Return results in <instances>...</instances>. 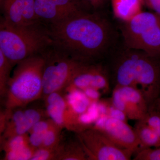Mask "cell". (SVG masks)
<instances>
[{
    "mask_svg": "<svg viewBox=\"0 0 160 160\" xmlns=\"http://www.w3.org/2000/svg\"><path fill=\"white\" fill-rule=\"evenodd\" d=\"M46 25L52 45L79 62H96L109 46V25L98 11L81 12Z\"/></svg>",
    "mask_w": 160,
    "mask_h": 160,
    "instance_id": "6da1fadb",
    "label": "cell"
},
{
    "mask_svg": "<svg viewBox=\"0 0 160 160\" xmlns=\"http://www.w3.org/2000/svg\"><path fill=\"white\" fill-rule=\"evenodd\" d=\"M115 64V86H129L145 97L149 107L160 89V62L157 57L144 52L129 49Z\"/></svg>",
    "mask_w": 160,
    "mask_h": 160,
    "instance_id": "7a4b0ae2",
    "label": "cell"
},
{
    "mask_svg": "<svg viewBox=\"0 0 160 160\" xmlns=\"http://www.w3.org/2000/svg\"><path fill=\"white\" fill-rule=\"evenodd\" d=\"M47 26L40 22L14 26L0 22V51L13 66L52 45Z\"/></svg>",
    "mask_w": 160,
    "mask_h": 160,
    "instance_id": "3957f363",
    "label": "cell"
},
{
    "mask_svg": "<svg viewBox=\"0 0 160 160\" xmlns=\"http://www.w3.org/2000/svg\"><path fill=\"white\" fill-rule=\"evenodd\" d=\"M45 62L41 53L29 57L16 65L5 95L7 109L24 107L43 95Z\"/></svg>",
    "mask_w": 160,
    "mask_h": 160,
    "instance_id": "277c9868",
    "label": "cell"
},
{
    "mask_svg": "<svg viewBox=\"0 0 160 160\" xmlns=\"http://www.w3.org/2000/svg\"><path fill=\"white\" fill-rule=\"evenodd\" d=\"M123 37L129 49L160 56V17L153 12H142L125 22Z\"/></svg>",
    "mask_w": 160,
    "mask_h": 160,
    "instance_id": "5b68a950",
    "label": "cell"
},
{
    "mask_svg": "<svg viewBox=\"0 0 160 160\" xmlns=\"http://www.w3.org/2000/svg\"><path fill=\"white\" fill-rule=\"evenodd\" d=\"M45 59L43 95L60 92L69 85L82 62L77 61L53 45L42 52Z\"/></svg>",
    "mask_w": 160,
    "mask_h": 160,
    "instance_id": "8992f818",
    "label": "cell"
},
{
    "mask_svg": "<svg viewBox=\"0 0 160 160\" xmlns=\"http://www.w3.org/2000/svg\"><path fill=\"white\" fill-rule=\"evenodd\" d=\"M78 138L88 160H129L134 154L117 146L102 132L92 127L79 132Z\"/></svg>",
    "mask_w": 160,
    "mask_h": 160,
    "instance_id": "52a82bcc",
    "label": "cell"
},
{
    "mask_svg": "<svg viewBox=\"0 0 160 160\" xmlns=\"http://www.w3.org/2000/svg\"><path fill=\"white\" fill-rule=\"evenodd\" d=\"M92 128L97 129L120 148L135 153L139 148V142L134 128L126 121L101 115Z\"/></svg>",
    "mask_w": 160,
    "mask_h": 160,
    "instance_id": "ba28073f",
    "label": "cell"
},
{
    "mask_svg": "<svg viewBox=\"0 0 160 160\" xmlns=\"http://www.w3.org/2000/svg\"><path fill=\"white\" fill-rule=\"evenodd\" d=\"M110 101L130 120H143L149 109L144 95L137 89L129 86H115Z\"/></svg>",
    "mask_w": 160,
    "mask_h": 160,
    "instance_id": "9c48e42d",
    "label": "cell"
},
{
    "mask_svg": "<svg viewBox=\"0 0 160 160\" xmlns=\"http://www.w3.org/2000/svg\"><path fill=\"white\" fill-rule=\"evenodd\" d=\"M35 10L40 22L46 25L88 11L80 0H35Z\"/></svg>",
    "mask_w": 160,
    "mask_h": 160,
    "instance_id": "30bf717a",
    "label": "cell"
},
{
    "mask_svg": "<svg viewBox=\"0 0 160 160\" xmlns=\"http://www.w3.org/2000/svg\"><path fill=\"white\" fill-rule=\"evenodd\" d=\"M68 86L82 90L92 88L103 92L109 91L110 88L106 70L96 62L82 63Z\"/></svg>",
    "mask_w": 160,
    "mask_h": 160,
    "instance_id": "8fae6325",
    "label": "cell"
},
{
    "mask_svg": "<svg viewBox=\"0 0 160 160\" xmlns=\"http://www.w3.org/2000/svg\"><path fill=\"white\" fill-rule=\"evenodd\" d=\"M35 0H4L1 3V19L14 26H26L40 22L35 10Z\"/></svg>",
    "mask_w": 160,
    "mask_h": 160,
    "instance_id": "7c38bea8",
    "label": "cell"
},
{
    "mask_svg": "<svg viewBox=\"0 0 160 160\" xmlns=\"http://www.w3.org/2000/svg\"><path fill=\"white\" fill-rule=\"evenodd\" d=\"M46 98V112L50 119L61 128L75 129L76 122L69 112L65 97L53 92Z\"/></svg>",
    "mask_w": 160,
    "mask_h": 160,
    "instance_id": "4fadbf2b",
    "label": "cell"
},
{
    "mask_svg": "<svg viewBox=\"0 0 160 160\" xmlns=\"http://www.w3.org/2000/svg\"><path fill=\"white\" fill-rule=\"evenodd\" d=\"M3 141L5 160H31L36 150L30 145L28 133L13 136Z\"/></svg>",
    "mask_w": 160,
    "mask_h": 160,
    "instance_id": "5bb4252c",
    "label": "cell"
},
{
    "mask_svg": "<svg viewBox=\"0 0 160 160\" xmlns=\"http://www.w3.org/2000/svg\"><path fill=\"white\" fill-rule=\"evenodd\" d=\"M65 89L66 90L65 98L68 109L75 120L78 127V119L88 110L92 102L81 89L71 86H67Z\"/></svg>",
    "mask_w": 160,
    "mask_h": 160,
    "instance_id": "9a60e30c",
    "label": "cell"
},
{
    "mask_svg": "<svg viewBox=\"0 0 160 160\" xmlns=\"http://www.w3.org/2000/svg\"><path fill=\"white\" fill-rule=\"evenodd\" d=\"M113 14L126 22L142 12L144 0H111Z\"/></svg>",
    "mask_w": 160,
    "mask_h": 160,
    "instance_id": "2e32d148",
    "label": "cell"
},
{
    "mask_svg": "<svg viewBox=\"0 0 160 160\" xmlns=\"http://www.w3.org/2000/svg\"><path fill=\"white\" fill-rule=\"evenodd\" d=\"M139 142L140 149L160 147V139L143 120L138 121L134 128Z\"/></svg>",
    "mask_w": 160,
    "mask_h": 160,
    "instance_id": "e0dca14e",
    "label": "cell"
},
{
    "mask_svg": "<svg viewBox=\"0 0 160 160\" xmlns=\"http://www.w3.org/2000/svg\"><path fill=\"white\" fill-rule=\"evenodd\" d=\"M42 113L37 109H29L24 110L22 119L10 132L3 135V140L13 136L27 134L35 124L42 120Z\"/></svg>",
    "mask_w": 160,
    "mask_h": 160,
    "instance_id": "ac0fdd59",
    "label": "cell"
},
{
    "mask_svg": "<svg viewBox=\"0 0 160 160\" xmlns=\"http://www.w3.org/2000/svg\"><path fill=\"white\" fill-rule=\"evenodd\" d=\"M58 160H86L88 158L79 142V144L73 143L66 147L62 146Z\"/></svg>",
    "mask_w": 160,
    "mask_h": 160,
    "instance_id": "d6986e66",
    "label": "cell"
},
{
    "mask_svg": "<svg viewBox=\"0 0 160 160\" xmlns=\"http://www.w3.org/2000/svg\"><path fill=\"white\" fill-rule=\"evenodd\" d=\"M13 66L9 62L2 52L0 51V93L5 96Z\"/></svg>",
    "mask_w": 160,
    "mask_h": 160,
    "instance_id": "ffe728a7",
    "label": "cell"
},
{
    "mask_svg": "<svg viewBox=\"0 0 160 160\" xmlns=\"http://www.w3.org/2000/svg\"><path fill=\"white\" fill-rule=\"evenodd\" d=\"M62 129L54 122L52 123L45 133L42 146L41 147L54 148L59 146L60 134Z\"/></svg>",
    "mask_w": 160,
    "mask_h": 160,
    "instance_id": "44dd1931",
    "label": "cell"
},
{
    "mask_svg": "<svg viewBox=\"0 0 160 160\" xmlns=\"http://www.w3.org/2000/svg\"><path fill=\"white\" fill-rule=\"evenodd\" d=\"M62 147L60 145L54 148L40 147L35 151L31 160H58Z\"/></svg>",
    "mask_w": 160,
    "mask_h": 160,
    "instance_id": "7402d4cb",
    "label": "cell"
},
{
    "mask_svg": "<svg viewBox=\"0 0 160 160\" xmlns=\"http://www.w3.org/2000/svg\"><path fill=\"white\" fill-rule=\"evenodd\" d=\"M135 153L134 160H160V147L140 149Z\"/></svg>",
    "mask_w": 160,
    "mask_h": 160,
    "instance_id": "603a6c76",
    "label": "cell"
},
{
    "mask_svg": "<svg viewBox=\"0 0 160 160\" xmlns=\"http://www.w3.org/2000/svg\"><path fill=\"white\" fill-rule=\"evenodd\" d=\"M143 121L156 132L160 139V112L152 111L149 109Z\"/></svg>",
    "mask_w": 160,
    "mask_h": 160,
    "instance_id": "cb8c5ba5",
    "label": "cell"
},
{
    "mask_svg": "<svg viewBox=\"0 0 160 160\" xmlns=\"http://www.w3.org/2000/svg\"><path fill=\"white\" fill-rule=\"evenodd\" d=\"M53 122L51 119L49 120H41L36 123L29 131L30 132L45 133L49 129Z\"/></svg>",
    "mask_w": 160,
    "mask_h": 160,
    "instance_id": "d4e9b609",
    "label": "cell"
},
{
    "mask_svg": "<svg viewBox=\"0 0 160 160\" xmlns=\"http://www.w3.org/2000/svg\"><path fill=\"white\" fill-rule=\"evenodd\" d=\"M88 11H98L105 4L106 0H80Z\"/></svg>",
    "mask_w": 160,
    "mask_h": 160,
    "instance_id": "484cf974",
    "label": "cell"
},
{
    "mask_svg": "<svg viewBox=\"0 0 160 160\" xmlns=\"http://www.w3.org/2000/svg\"><path fill=\"white\" fill-rule=\"evenodd\" d=\"M45 133L30 132L29 140L30 145L36 149L42 147Z\"/></svg>",
    "mask_w": 160,
    "mask_h": 160,
    "instance_id": "4316f807",
    "label": "cell"
},
{
    "mask_svg": "<svg viewBox=\"0 0 160 160\" xmlns=\"http://www.w3.org/2000/svg\"><path fill=\"white\" fill-rule=\"evenodd\" d=\"M92 102H97L101 97V92L92 88H88L82 90Z\"/></svg>",
    "mask_w": 160,
    "mask_h": 160,
    "instance_id": "83f0119b",
    "label": "cell"
},
{
    "mask_svg": "<svg viewBox=\"0 0 160 160\" xmlns=\"http://www.w3.org/2000/svg\"><path fill=\"white\" fill-rule=\"evenodd\" d=\"M144 4L160 17V0H144Z\"/></svg>",
    "mask_w": 160,
    "mask_h": 160,
    "instance_id": "f1b7e54d",
    "label": "cell"
},
{
    "mask_svg": "<svg viewBox=\"0 0 160 160\" xmlns=\"http://www.w3.org/2000/svg\"><path fill=\"white\" fill-rule=\"evenodd\" d=\"M3 1H4V0H0V4Z\"/></svg>",
    "mask_w": 160,
    "mask_h": 160,
    "instance_id": "f546056e",
    "label": "cell"
}]
</instances>
